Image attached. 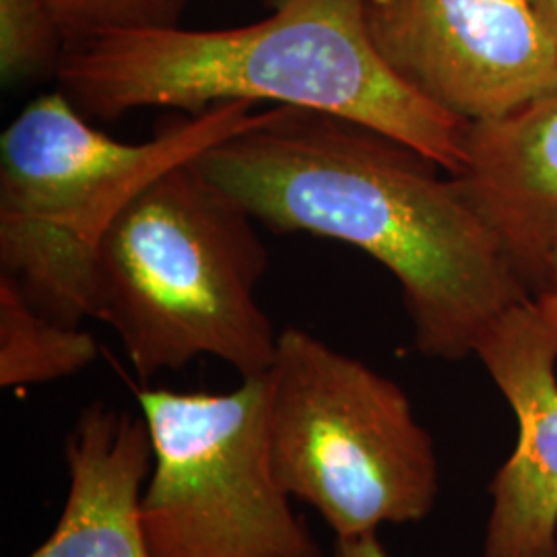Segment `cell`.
<instances>
[{
	"label": "cell",
	"mask_w": 557,
	"mask_h": 557,
	"mask_svg": "<svg viewBox=\"0 0 557 557\" xmlns=\"http://www.w3.org/2000/svg\"><path fill=\"white\" fill-rule=\"evenodd\" d=\"M193 163L264 227L379 260L400 285L425 358L475 356L502 314L535 298L458 180L366 124L273 106Z\"/></svg>",
	"instance_id": "6da1fadb"
},
{
	"label": "cell",
	"mask_w": 557,
	"mask_h": 557,
	"mask_svg": "<svg viewBox=\"0 0 557 557\" xmlns=\"http://www.w3.org/2000/svg\"><path fill=\"white\" fill-rule=\"evenodd\" d=\"M271 15L230 29L112 32L69 46L59 89L87 119L145 108L190 114L225 101H273L354 120L444 172L462 163V120L405 85L380 59L363 0H267Z\"/></svg>",
	"instance_id": "7a4b0ae2"
},
{
	"label": "cell",
	"mask_w": 557,
	"mask_h": 557,
	"mask_svg": "<svg viewBox=\"0 0 557 557\" xmlns=\"http://www.w3.org/2000/svg\"><path fill=\"white\" fill-rule=\"evenodd\" d=\"M269 267L255 218L182 161L143 186L98 248L96 319L149 382L202 356L267 374L278 333L257 299Z\"/></svg>",
	"instance_id": "3957f363"
},
{
	"label": "cell",
	"mask_w": 557,
	"mask_h": 557,
	"mask_svg": "<svg viewBox=\"0 0 557 557\" xmlns=\"http://www.w3.org/2000/svg\"><path fill=\"white\" fill-rule=\"evenodd\" d=\"M252 108L225 101L124 143L91 126L60 89L32 101L0 139L2 273L48 319H96L108 225L151 180L255 122Z\"/></svg>",
	"instance_id": "277c9868"
},
{
	"label": "cell",
	"mask_w": 557,
	"mask_h": 557,
	"mask_svg": "<svg viewBox=\"0 0 557 557\" xmlns=\"http://www.w3.org/2000/svg\"><path fill=\"white\" fill-rule=\"evenodd\" d=\"M267 440L281 487L337 539L419 522L436 506V446L407 393L298 326L278 333Z\"/></svg>",
	"instance_id": "5b68a950"
},
{
	"label": "cell",
	"mask_w": 557,
	"mask_h": 557,
	"mask_svg": "<svg viewBox=\"0 0 557 557\" xmlns=\"http://www.w3.org/2000/svg\"><path fill=\"white\" fill-rule=\"evenodd\" d=\"M153 440L143 494L151 557H326L269 457L271 370L227 393L137 391Z\"/></svg>",
	"instance_id": "8992f818"
},
{
	"label": "cell",
	"mask_w": 557,
	"mask_h": 557,
	"mask_svg": "<svg viewBox=\"0 0 557 557\" xmlns=\"http://www.w3.org/2000/svg\"><path fill=\"white\" fill-rule=\"evenodd\" d=\"M363 17L398 79L467 124L557 85L556 46L531 0H363Z\"/></svg>",
	"instance_id": "52a82bcc"
},
{
	"label": "cell",
	"mask_w": 557,
	"mask_h": 557,
	"mask_svg": "<svg viewBox=\"0 0 557 557\" xmlns=\"http://www.w3.org/2000/svg\"><path fill=\"white\" fill-rule=\"evenodd\" d=\"M475 356L512 407L517 448L490 485L481 557L557 556V304L535 296L502 314Z\"/></svg>",
	"instance_id": "ba28073f"
},
{
	"label": "cell",
	"mask_w": 557,
	"mask_h": 557,
	"mask_svg": "<svg viewBox=\"0 0 557 557\" xmlns=\"http://www.w3.org/2000/svg\"><path fill=\"white\" fill-rule=\"evenodd\" d=\"M453 176L541 296L557 248V85L502 119L465 124Z\"/></svg>",
	"instance_id": "9c48e42d"
},
{
	"label": "cell",
	"mask_w": 557,
	"mask_h": 557,
	"mask_svg": "<svg viewBox=\"0 0 557 557\" xmlns=\"http://www.w3.org/2000/svg\"><path fill=\"white\" fill-rule=\"evenodd\" d=\"M64 460L62 515L27 557H151L140 517L156 460L145 418L103 400L89 403L64 438Z\"/></svg>",
	"instance_id": "30bf717a"
},
{
	"label": "cell",
	"mask_w": 557,
	"mask_h": 557,
	"mask_svg": "<svg viewBox=\"0 0 557 557\" xmlns=\"http://www.w3.org/2000/svg\"><path fill=\"white\" fill-rule=\"evenodd\" d=\"M100 356L96 337L81 326L48 319L0 273V386L15 388L69 379Z\"/></svg>",
	"instance_id": "8fae6325"
},
{
	"label": "cell",
	"mask_w": 557,
	"mask_h": 557,
	"mask_svg": "<svg viewBox=\"0 0 557 557\" xmlns=\"http://www.w3.org/2000/svg\"><path fill=\"white\" fill-rule=\"evenodd\" d=\"M66 44L48 0H0V75L17 85L59 73Z\"/></svg>",
	"instance_id": "7c38bea8"
},
{
	"label": "cell",
	"mask_w": 557,
	"mask_h": 557,
	"mask_svg": "<svg viewBox=\"0 0 557 557\" xmlns=\"http://www.w3.org/2000/svg\"><path fill=\"white\" fill-rule=\"evenodd\" d=\"M66 48L112 32L176 27L186 0H48Z\"/></svg>",
	"instance_id": "4fadbf2b"
},
{
	"label": "cell",
	"mask_w": 557,
	"mask_h": 557,
	"mask_svg": "<svg viewBox=\"0 0 557 557\" xmlns=\"http://www.w3.org/2000/svg\"><path fill=\"white\" fill-rule=\"evenodd\" d=\"M331 557H391L382 543L379 533L361 535V537L335 539L333 556Z\"/></svg>",
	"instance_id": "5bb4252c"
},
{
	"label": "cell",
	"mask_w": 557,
	"mask_h": 557,
	"mask_svg": "<svg viewBox=\"0 0 557 557\" xmlns=\"http://www.w3.org/2000/svg\"><path fill=\"white\" fill-rule=\"evenodd\" d=\"M535 11H537L539 20L543 23V27L547 29L549 38L554 41L557 50V0H531Z\"/></svg>",
	"instance_id": "9a60e30c"
},
{
	"label": "cell",
	"mask_w": 557,
	"mask_h": 557,
	"mask_svg": "<svg viewBox=\"0 0 557 557\" xmlns=\"http://www.w3.org/2000/svg\"><path fill=\"white\" fill-rule=\"evenodd\" d=\"M541 296L554 299L557 304V248L556 252L552 255L549 267H547V278H545V289Z\"/></svg>",
	"instance_id": "2e32d148"
},
{
	"label": "cell",
	"mask_w": 557,
	"mask_h": 557,
	"mask_svg": "<svg viewBox=\"0 0 557 557\" xmlns=\"http://www.w3.org/2000/svg\"><path fill=\"white\" fill-rule=\"evenodd\" d=\"M554 557H557V556H554Z\"/></svg>",
	"instance_id": "e0dca14e"
}]
</instances>
